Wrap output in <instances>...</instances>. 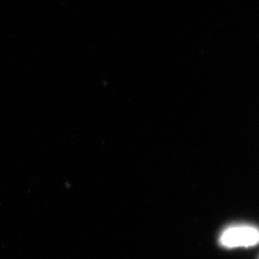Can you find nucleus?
I'll return each mask as SVG.
<instances>
[{
    "mask_svg": "<svg viewBox=\"0 0 259 259\" xmlns=\"http://www.w3.org/2000/svg\"><path fill=\"white\" fill-rule=\"evenodd\" d=\"M219 242L227 248L253 247L259 243V229L250 225L232 226L222 232Z\"/></svg>",
    "mask_w": 259,
    "mask_h": 259,
    "instance_id": "obj_1",
    "label": "nucleus"
}]
</instances>
